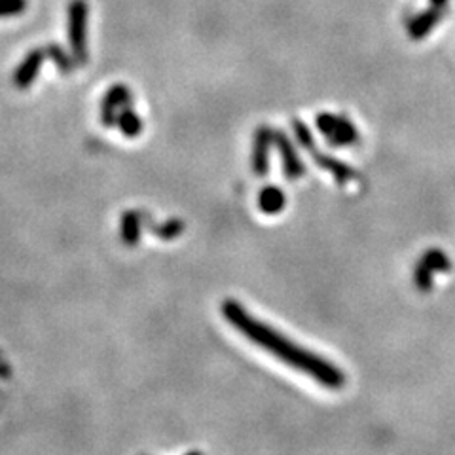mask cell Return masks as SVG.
Listing matches in <instances>:
<instances>
[{
    "instance_id": "6da1fadb",
    "label": "cell",
    "mask_w": 455,
    "mask_h": 455,
    "mask_svg": "<svg viewBox=\"0 0 455 455\" xmlns=\"http://www.w3.org/2000/svg\"><path fill=\"white\" fill-rule=\"evenodd\" d=\"M222 315H224L226 321L230 322L238 332L243 334L247 340H250L252 344H257V346H260L268 353H271L273 357L283 360L290 368L311 376L322 387L341 389L346 385V376H344V372H341L338 366H334L332 362H328V360H325L319 355H315V353L308 351V349H304V347L296 346L294 341H290L289 338L281 336L277 330L269 328L264 322L257 321L239 301H222Z\"/></svg>"
},
{
    "instance_id": "7a4b0ae2",
    "label": "cell",
    "mask_w": 455,
    "mask_h": 455,
    "mask_svg": "<svg viewBox=\"0 0 455 455\" xmlns=\"http://www.w3.org/2000/svg\"><path fill=\"white\" fill-rule=\"evenodd\" d=\"M88 2L86 0H72L69 6V42H71L72 57L76 67L88 63Z\"/></svg>"
},
{
    "instance_id": "3957f363",
    "label": "cell",
    "mask_w": 455,
    "mask_h": 455,
    "mask_svg": "<svg viewBox=\"0 0 455 455\" xmlns=\"http://www.w3.org/2000/svg\"><path fill=\"white\" fill-rule=\"evenodd\" d=\"M133 103V97L129 91L128 86L123 83H116L112 86L103 97V103H101V122L104 128H112L118 122V114L123 109H128Z\"/></svg>"
},
{
    "instance_id": "277c9868",
    "label": "cell",
    "mask_w": 455,
    "mask_h": 455,
    "mask_svg": "<svg viewBox=\"0 0 455 455\" xmlns=\"http://www.w3.org/2000/svg\"><path fill=\"white\" fill-rule=\"evenodd\" d=\"M317 125L321 131L327 135L328 142L334 144H353L357 141V131L353 128L351 122H347L346 118L332 114H322L317 118Z\"/></svg>"
},
{
    "instance_id": "5b68a950",
    "label": "cell",
    "mask_w": 455,
    "mask_h": 455,
    "mask_svg": "<svg viewBox=\"0 0 455 455\" xmlns=\"http://www.w3.org/2000/svg\"><path fill=\"white\" fill-rule=\"evenodd\" d=\"M46 57H48L46 55V48H34V50H31L25 55V59L21 61L20 67L15 69V72H13V83L20 90L31 88L34 80H36V76H39L40 67H42Z\"/></svg>"
},
{
    "instance_id": "8992f818",
    "label": "cell",
    "mask_w": 455,
    "mask_h": 455,
    "mask_svg": "<svg viewBox=\"0 0 455 455\" xmlns=\"http://www.w3.org/2000/svg\"><path fill=\"white\" fill-rule=\"evenodd\" d=\"M273 142V131L269 128H260L254 133V147H252V171L257 175L268 173L269 165V147Z\"/></svg>"
},
{
    "instance_id": "52a82bcc",
    "label": "cell",
    "mask_w": 455,
    "mask_h": 455,
    "mask_svg": "<svg viewBox=\"0 0 455 455\" xmlns=\"http://www.w3.org/2000/svg\"><path fill=\"white\" fill-rule=\"evenodd\" d=\"M449 262L444 252L440 250H430L423 257L421 264L417 266V273H416V283L417 287L421 290H429L430 289V277H433V271H442V269H448Z\"/></svg>"
},
{
    "instance_id": "ba28073f",
    "label": "cell",
    "mask_w": 455,
    "mask_h": 455,
    "mask_svg": "<svg viewBox=\"0 0 455 455\" xmlns=\"http://www.w3.org/2000/svg\"><path fill=\"white\" fill-rule=\"evenodd\" d=\"M273 142H276L279 150H281V158H283V171L289 179H298L304 175V165H301L300 158L296 156L294 148L289 142V139L281 133V131H273Z\"/></svg>"
},
{
    "instance_id": "9c48e42d",
    "label": "cell",
    "mask_w": 455,
    "mask_h": 455,
    "mask_svg": "<svg viewBox=\"0 0 455 455\" xmlns=\"http://www.w3.org/2000/svg\"><path fill=\"white\" fill-rule=\"evenodd\" d=\"M142 211H125L122 217V222H120V236H122V241L128 247H135L139 245L141 241V233H142Z\"/></svg>"
},
{
    "instance_id": "30bf717a",
    "label": "cell",
    "mask_w": 455,
    "mask_h": 455,
    "mask_svg": "<svg viewBox=\"0 0 455 455\" xmlns=\"http://www.w3.org/2000/svg\"><path fill=\"white\" fill-rule=\"evenodd\" d=\"M442 10L444 8L440 6H433L429 12L419 13L417 18H414L410 25H408V32H410L412 39L419 40L423 39V36H427L430 32V29L442 18Z\"/></svg>"
},
{
    "instance_id": "8fae6325",
    "label": "cell",
    "mask_w": 455,
    "mask_h": 455,
    "mask_svg": "<svg viewBox=\"0 0 455 455\" xmlns=\"http://www.w3.org/2000/svg\"><path fill=\"white\" fill-rule=\"evenodd\" d=\"M142 222L147 226V230H150L154 233L156 238L165 239V241H171V239L179 238L180 233L184 231V222L179 220V218H171V220H167L163 224H156L152 218L148 217L147 212L142 211Z\"/></svg>"
},
{
    "instance_id": "7c38bea8",
    "label": "cell",
    "mask_w": 455,
    "mask_h": 455,
    "mask_svg": "<svg viewBox=\"0 0 455 455\" xmlns=\"http://www.w3.org/2000/svg\"><path fill=\"white\" fill-rule=\"evenodd\" d=\"M258 205L266 215H277L285 207V193L276 186L264 188L260 192V199H258Z\"/></svg>"
},
{
    "instance_id": "4fadbf2b",
    "label": "cell",
    "mask_w": 455,
    "mask_h": 455,
    "mask_svg": "<svg viewBox=\"0 0 455 455\" xmlns=\"http://www.w3.org/2000/svg\"><path fill=\"white\" fill-rule=\"evenodd\" d=\"M116 125L120 128V131H122L125 137H129V139H135L137 135H141L142 131V120L141 116L137 114L135 110H131L128 107V109H123L120 114H118V122H116Z\"/></svg>"
},
{
    "instance_id": "5bb4252c",
    "label": "cell",
    "mask_w": 455,
    "mask_h": 455,
    "mask_svg": "<svg viewBox=\"0 0 455 455\" xmlns=\"http://www.w3.org/2000/svg\"><path fill=\"white\" fill-rule=\"evenodd\" d=\"M46 55L52 59L53 63H55V67H57L59 71L63 72V74H69V72H72V69L76 67L74 57H71V55L64 52L63 48H61L59 44L46 46Z\"/></svg>"
},
{
    "instance_id": "9a60e30c",
    "label": "cell",
    "mask_w": 455,
    "mask_h": 455,
    "mask_svg": "<svg viewBox=\"0 0 455 455\" xmlns=\"http://www.w3.org/2000/svg\"><path fill=\"white\" fill-rule=\"evenodd\" d=\"M27 0H0V18H13L25 12Z\"/></svg>"
},
{
    "instance_id": "2e32d148",
    "label": "cell",
    "mask_w": 455,
    "mask_h": 455,
    "mask_svg": "<svg viewBox=\"0 0 455 455\" xmlns=\"http://www.w3.org/2000/svg\"><path fill=\"white\" fill-rule=\"evenodd\" d=\"M446 4H448V0H433V6L446 8Z\"/></svg>"
}]
</instances>
